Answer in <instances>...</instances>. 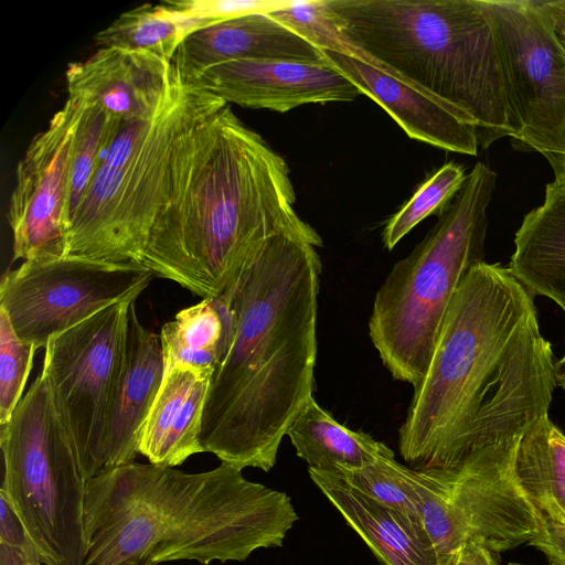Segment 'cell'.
Segmentation results:
<instances>
[{
	"mask_svg": "<svg viewBox=\"0 0 565 565\" xmlns=\"http://www.w3.org/2000/svg\"><path fill=\"white\" fill-rule=\"evenodd\" d=\"M534 297L501 264L473 265L447 310L398 431L411 468L458 470L548 417L556 386Z\"/></svg>",
	"mask_w": 565,
	"mask_h": 565,
	"instance_id": "1",
	"label": "cell"
},
{
	"mask_svg": "<svg viewBox=\"0 0 565 565\" xmlns=\"http://www.w3.org/2000/svg\"><path fill=\"white\" fill-rule=\"evenodd\" d=\"M322 265L310 243L269 238L223 298L233 317L205 402L200 444L238 469L269 471L313 397Z\"/></svg>",
	"mask_w": 565,
	"mask_h": 565,
	"instance_id": "2",
	"label": "cell"
},
{
	"mask_svg": "<svg viewBox=\"0 0 565 565\" xmlns=\"http://www.w3.org/2000/svg\"><path fill=\"white\" fill-rule=\"evenodd\" d=\"M295 203L285 159L226 105L195 131L143 266L203 299L222 297L269 238L323 245Z\"/></svg>",
	"mask_w": 565,
	"mask_h": 565,
	"instance_id": "3",
	"label": "cell"
},
{
	"mask_svg": "<svg viewBox=\"0 0 565 565\" xmlns=\"http://www.w3.org/2000/svg\"><path fill=\"white\" fill-rule=\"evenodd\" d=\"M298 520L289 495L227 463L199 473L131 462L87 481L84 565L245 561Z\"/></svg>",
	"mask_w": 565,
	"mask_h": 565,
	"instance_id": "4",
	"label": "cell"
},
{
	"mask_svg": "<svg viewBox=\"0 0 565 565\" xmlns=\"http://www.w3.org/2000/svg\"><path fill=\"white\" fill-rule=\"evenodd\" d=\"M375 68L473 120L479 147L519 132L481 0H327Z\"/></svg>",
	"mask_w": 565,
	"mask_h": 565,
	"instance_id": "5",
	"label": "cell"
},
{
	"mask_svg": "<svg viewBox=\"0 0 565 565\" xmlns=\"http://www.w3.org/2000/svg\"><path fill=\"white\" fill-rule=\"evenodd\" d=\"M174 73L157 115L122 124L106 149L71 223L66 256L143 266L150 232L195 131L227 105Z\"/></svg>",
	"mask_w": 565,
	"mask_h": 565,
	"instance_id": "6",
	"label": "cell"
},
{
	"mask_svg": "<svg viewBox=\"0 0 565 565\" xmlns=\"http://www.w3.org/2000/svg\"><path fill=\"white\" fill-rule=\"evenodd\" d=\"M495 181V172L477 162L435 225L379 288L369 335L393 379L413 387L423 380L460 281L483 260Z\"/></svg>",
	"mask_w": 565,
	"mask_h": 565,
	"instance_id": "7",
	"label": "cell"
},
{
	"mask_svg": "<svg viewBox=\"0 0 565 565\" xmlns=\"http://www.w3.org/2000/svg\"><path fill=\"white\" fill-rule=\"evenodd\" d=\"M1 491L36 543L44 565H84L85 479L45 375L32 382L0 425Z\"/></svg>",
	"mask_w": 565,
	"mask_h": 565,
	"instance_id": "8",
	"label": "cell"
},
{
	"mask_svg": "<svg viewBox=\"0 0 565 565\" xmlns=\"http://www.w3.org/2000/svg\"><path fill=\"white\" fill-rule=\"evenodd\" d=\"M518 443L488 450L454 472L417 470L419 516L448 564L468 542L499 553L530 544L540 532L537 518L513 478Z\"/></svg>",
	"mask_w": 565,
	"mask_h": 565,
	"instance_id": "9",
	"label": "cell"
},
{
	"mask_svg": "<svg viewBox=\"0 0 565 565\" xmlns=\"http://www.w3.org/2000/svg\"><path fill=\"white\" fill-rule=\"evenodd\" d=\"M135 295L51 338L42 373L88 481L104 472L108 419Z\"/></svg>",
	"mask_w": 565,
	"mask_h": 565,
	"instance_id": "10",
	"label": "cell"
},
{
	"mask_svg": "<svg viewBox=\"0 0 565 565\" xmlns=\"http://www.w3.org/2000/svg\"><path fill=\"white\" fill-rule=\"evenodd\" d=\"M519 125L520 151L565 154V46L539 2L481 0Z\"/></svg>",
	"mask_w": 565,
	"mask_h": 565,
	"instance_id": "11",
	"label": "cell"
},
{
	"mask_svg": "<svg viewBox=\"0 0 565 565\" xmlns=\"http://www.w3.org/2000/svg\"><path fill=\"white\" fill-rule=\"evenodd\" d=\"M154 274L146 266L64 256L23 262L0 282V309L24 342L49 340L99 312L140 296Z\"/></svg>",
	"mask_w": 565,
	"mask_h": 565,
	"instance_id": "12",
	"label": "cell"
},
{
	"mask_svg": "<svg viewBox=\"0 0 565 565\" xmlns=\"http://www.w3.org/2000/svg\"><path fill=\"white\" fill-rule=\"evenodd\" d=\"M78 111L79 102L67 97L17 166L8 211L13 260L45 262L67 255L68 160Z\"/></svg>",
	"mask_w": 565,
	"mask_h": 565,
	"instance_id": "13",
	"label": "cell"
},
{
	"mask_svg": "<svg viewBox=\"0 0 565 565\" xmlns=\"http://www.w3.org/2000/svg\"><path fill=\"white\" fill-rule=\"evenodd\" d=\"M190 84L226 104L286 113L311 103L350 102L361 90L328 63L242 60L207 68Z\"/></svg>",
	"mask_w": 565,
	"mask_h": 565,
	"instance_id": "14",
	"label": "cell"
},
{
	"mask_svg": "<svg viewBox=\"0 0 565 565\" xmlns=\"http://www.w3.org/2000/svg\"><path fill=\"white\" fill-rule=\"evenodd\" d=\"M172 62L157 55L99 47L84 61L70 63L67 97L94 104L121 124L152 119L173 79Z\"/></svg>",
	"mask_w": 565,
	"mask_h": 565,
	"instance_id": "15",
	"label": "cell"
},
{
	"mask_svg": "<svg viewBox=\"0 0 565 565\" xmlns=\"http://www.w3.org/2000/svg\"><path fill=\"white\" fill-rule=\"evenodd\" d=\"M320 51L328 64L386 110L409 138L451 152L478 154L476 125L455 107L359 58Z\"/></svg>",
	"mask_w": 565,
	"mask_h": 565,
	"instance_id": "16",
	"label": "cell"
},
{
	"mask_svg": "<svg viewBox=\"0 0 565 565\" xmlns=\"http://www.w3.org/2000/svg\"><path fill=\"white\" fill-rule=\"evenodd\" d=\"M242 60L327 63L319 49L266 13L225 20L189 33L172 66L189 83L210 67Z\"/></svg>",
	"mask_w": 565,
	"mask_h": 565,
	"instance_id": "17",
	"label": "cell"
},
{
	"mask_svg": "<svg viewBox=\"0 0 565 565\" xmlns=\"http://www.w3.org/2000/svg\"><path fill=\"white\" fill-rule=\"evenodd\" d=\"M163 374L160 334L140 322L135 301L129 309L122 366L107 425L104 472L135 462L142 426Z\"/></svg>",
	"mask_w": 565,
	"mask_h": 565,
	"instance_id": "18",
	"label": "cell"
},
{
	"mask_svg": "<svg viewBox=\"0 0 565 565\" xmlns=\"http://www.w3.org/2000/svg\"><path fill=\"white\" fill-rule=\"evenodd\" d=\"M308 472L382 565H450L436 550L419 516L374 500L340 476L309 468Z\"/></svg>",
	"mask_w": 565,
	"mask_h": 565,
	"instance_id": "19",
	"label": "cell"
},
{
	"mask_svg": "<svg viewBox=\"0 0 565 565\" xmlns=\"http://www.w3.org/2000/svg\"><path fill=\"white\" fill-rule=\"evenodd\" d=\"M544 157L555 178L543 204L523 217L508 269L532 297H547L565 312V154Z\"/></svg>",
	"mask_w": 565,
	"mask_h": 565,
	"instance_id": "20",
	"label": "cell"
},
{
	"mask_svg": "<svg viewBox=\"0 0 565 565\" xmlns=\"http://www.w3.org/2000/svg\"><path fill=\"white\" fill-rule=\"evenodd\" d=\"M213 373L178 364L164 366L139 440L138 451L150 463L174 468L204 452L200 433Z\"/></svg>",
	"mask_w": 565,
	"mask_h": 565,
	"instance_id": "21",
	"label": "cell"
},
{
	"mask_svg": "<svg viewBox=\"0 0 565 565\" xmlns=\"http://www.w3.org/2000/svg\"><path fill=\"white\" fill-rule=\"evenodd\" d=\"M512 472L540 530L546 525L565 526V435L548 417L519 440Z\"/></svg>",
	"mask_w": 565,
	"mask_h": 565,
	"instance_id": "22",
	"label": "cell"
},
{
	"mask_svg": "<svg viewBox=\"0 0 565 565\" xmlns=\"http://www.w3.org/2000/svg\"><path fill=\"white\" fill-rule=\"evenodd\" d=\"M286 436L309 469L332 475L361 469L393 452L371 435L338 423L315 397L296 416Z\"/></svg>",
	"mask_w": 565,
	"mask_h": 565,
	"instance_id": "23",
	"label": "cell"
},
{
	"mask_svg": "<svg viewBox=\"0 0 565 565\" xmlns=\"http://www.w3.org/2000/svg\"><path fill=\"white\" fill-rule=\"evenodd\" d=\"M233 327L227 302L205 298L182 309L160 331L164 366L185 365L214 372L230 343Z\"/></svg>",
	"mask_w": 565,
	"mask_h": 565,
	"instance_id": "24",
	"label": "cell"
},
{
	"mask_svg": "<svg viewBox=\"0 0 565 565\" xmlns=\"http://www.w3.org/2000/svg\"><path fill=\"white\" fill-rule=\"evenodd\" d=\"M193 32L167 1L121 13L95 35L99 47L146 52L172 62L181 41Z\"/></svg>",
	"mask_w": 565,
	"mask_h": 565,
	"instance_id": "25",
	"label": "cell"
},
{
	"mask_svg": "<svg viewBox=\"0 0 565 565\" xmlns=\"http://www.w3.org/2000/svg\"><path fill=\"white\" fill-rule=\"evenodd\" d=\"M78 102L79 111L68 160V189L65 212L67 231H70L71 223L85 199L106 149L122 125L100 107L82 100Z\"/></svg>",
	"mask_w": 565,
	"mask_h": 565,
	"instance_id": "26",
	"label": "cell"
},
{
	"mask_svg": "<svg viewBox=\"0 0 565 565\" xmlns=\"http://www.w3.org/2000/svg\"><path fill=\"white\" fill-rule=\"evenodd\" d=\"M467 174L456 162H447L429 175L411 199L387 221L382 238L392 250L417 224L431 214H440L461 189Z\"/></svg>",
	"mask_w": 565,
	"mask_h": 565,
	"instance_id": "27",
	"label": "cell"
},
{
	"mask_svg": "<svg viewBox=\"0 0 565 565\" xmlns=\"http://www.w3.org/2000/svg\"><path fill=\"white\" fill-rule=\"evenodd\" d=\"M337 476L387 507L419 516L416 469L399 463L394 451L361 469Z\"/></svg>",
	"mask_w": 565,
	"mask_h": 565,
	"instance_id": "28",
	"label": "cell"
},
{
	"mask_svg": "<svg viewBox=\"0 0 565 565\" xmlns=\"http://www.w3.org/2000/svg\"><path fill=\"white\" fill-rule=\"evenodd\" d=\"M269 15L319 50L350 55L371 65V58L353 46L342 34L327 0H292L288 7L274 11Z\"/></svg>",
	"mask_w": 565,
	"mask_h": 565,
	"instance_id": "29",
	"label": "cell"
},
{
	"mask_svg": "<svg viewBox=\"0 0 565 565\" xmlns=\"http://www.w3.org/2000/svg\"><path fill=\"white\" fill-rule=\"evenodd\" d=\"M39 349L22 341L0 309V425L7 424L22 399Z\"/></svg>",
	"mask_w": 565,
	"mask_h": 565,
	"instance_id": "30",
	"label": "cell"
},
{
	"mask_svg": "<svg viewBox=\"0 0 565 565\" xmlns=\"http://www.w3.org/2000/svg\"><path fill=\"white\" fill-rule=\"evenodd\" d=\"M193 31L256 13L269 14L288 7L292 0H179L167 1Z\"/></svg>",
	"mask_w": 565,
	"mask_h": 565,
	"instance_id": "31",
	"label": "cell"
},
{
	"mask_svg": "<svg viewBox=\"0 0 565 565\" xmlns=\"http://www.w3.org/2000/svg\"><path fill=\"white\" fill-rule=\"evenodd\" d=\"M43 561L10 500L0 490V565H42Z\"/></svg>",
	"mask_w": 565,
	"mask_h": 565,
	"instance_id": "32",
	"label": "cell"
},
{
	"mask_svg": "<svg viewBox=\"0 0 565 565\" xmlns=\"http://www.w3.org/2000/svg\"><path fill=\"white\" fill-rule=\"evenodd\" d=\"M530 544L543 552L551 565H565V526H543Z\"/></svg>",
	"mask_w": 565,
	"mask_h": 565,
	"instance_id": "33",
	"label": "cell"
},
{
	"mask_svg": "<svg viewBox=\"0 0 565 565\" xmlns=\"http://www.w3.org/2000/svg\"><path fill=\"white\" fill-rule=\"evenodd\" d=\"M451 565H494L492 552L480 543L468 542L456 553Z\"/></svg>",
	"mask_w": 565,
	"mask_h": 565,
	"instance_id": "34",
	"label": "cell"
},
{
	"mask_svg": "<svg viewBox=\"0 0 565 565\" xmlns=\"http://www.w3.org/2000/svg\"><path fill=\"white\" fill-rule=\"evenodd\" d=\"M539 4L550 19L561 43L565 46V0L539 2Z\"/></svg>",
	"mask_w": 565,
	"mask_h": 565,
	"instance_id": "35",
	"label": "cell"
},
{
	"mask_svg": "<svg viewBox=\"0 0 565 565\" xmlns=\"http://www.w3.org/2000/svg\"><path fill=\"white\" fill-rule=\"evenodd\" d=\"M555 381L556 385L561 386L565 390V353L564 355L555 363Z\"/></svg>",
	"mask_w": 565,
	"mask_h": 565,
	"instance_id": "36",
	"label": "cell"
}]
</instances>
